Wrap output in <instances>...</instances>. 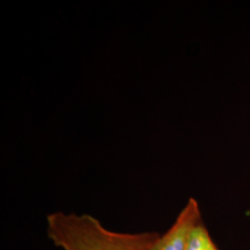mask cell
Segmentation results:
<instances>
[{
  "instance_id": "6da1fadb",
  "label": "cell",
  "mask_w": 250,
  "mask_h": 250,
  "mask_svg": "<svg viewBox=\"0 0 250 250\" xmlns=\"http://www.w3.org/2000/svg\"><path fill=\"white\" fill-rule=\"evenodd\" d=\"M46 232L62 250H152L160 236L152 232H114L92 215L64 212L48 215Z\"/></svg>"
},
{
  "instance_id": "7a4b0ae2",
  "label": "cell",
  "mask_w": 250,
  "mask_h": 250,
  "mask_svg": "<svg viewBox=\"0 0 250 250\" xmlns=\"http://www.w3.org/2000/svg\"><path fill=\"white\" fill-rule=\"evenodd\" d=\"M201 220L202 214L198 203L195 198H190L169 229L164 235L159 236L152 250H187L190 233Z\"/></svg>"
},
{
  "instance_id": "3957f363",
  "label": "cell",
  "mask_w": 250,
  "mask_h": 250,
  "mask_svg": "<svg viewBox=\"0 0 250 250\" xmlns=\"http://www.w3.org/2000/svg\"><path fill=\"white\" fill-rule=\"evenodd\" d=\"M187 250H220L215 245L203 220L198 221L192 228L188 239Z\"/></svg>"
}]
</instances>
